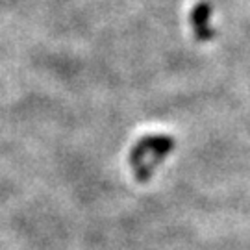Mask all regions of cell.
<instances>
[{
  "mask_svg": "<svg viewBox=\"0 0 250 250\" xmlns=\"http://www.w3.org/2000/svg\"><path fill=\"white\" fill-rule=\"evenodd\" d=\"M174 148V141L169 135H146L135 145L134 152L130 154V165L134 169L137 182H148L152 172L160 167L163 160Z\"/></svg>",
  "mask_w": 250,
  "mask_h": 250,
  "instance_id": "cell-1",
  "label": "cell"
},
{
  "mask_svg": "<svg viewBox=\"0 0 250 250\" xmlns=\"http://www.w3.org/2000/svg\"><path fill=\"white\" fill-rule=\"evenodd\" d=\"M209 19H211V4L198 2L191 11V26L200 43H208L213 39V28L209 24Z\"/></svg>",
  "mask_w": 250,
  "mask_h": 250,
  "instance_id": "cell-2",
  "label": "cell"
}]
</instances>
